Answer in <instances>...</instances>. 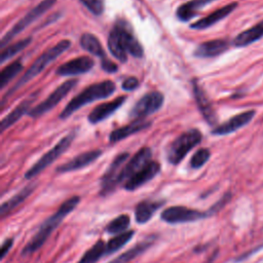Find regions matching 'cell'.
<instances>
[{
    "instance_id": "obj_1",
    "label": "cell",
    "mask_w": 263,
    "mask_h": 263,
    "mask_svg": "<svg viewBox=\"0 0 263 263\" xmlns=\"http://www.w3.org/2000/svg\"><path fill=\"white\" fill-rule=\"evenodd\" d=\"M108 48L110 52L120 62L127 61V54L141 58L144 48L137 39L132 26L124 20H118L108 37Z\"/></svg>"
},
{
    "instance_id": "obj_2",
    "label": "cell",
    "mask_w": 263,
    "mask_h": 263,
    "mask_svg": "<svg viewBox=\"0 0 263 263\" xmlns=\"http://www.w3.org/2000/svg\"><path fill=\"white\" fill-rule=\"evenodd\" d=\"M80 202L79 196H72L71 198L64 201L59 210L52 214L50 217H48L39 227L38 231L33 235V237L30 239V241L24 247L22 251L23 256L30 255L32 253H35L37 250H39L44 242L47 240L49 235L55 230V228L62 223L63 219L69 215Z\"/></svg>"
},
{
    "instance_id": "obj_3",
    "label": "cell",
    "mask_w": 263,
    "mask_h": 263,
    "mask_svg": "<svg viewBox=\"0 0 263 263\" xmlns=\"http://www.w3.org/2000/svg\"><path fill=\"white\" fill-rule=\"evenodd\" d=\"M115 88H116L115 83L111 80L97 82L87 86L68 103V105L64 108V110L60 114V118L66 119L81 107L91 102L110 97L114 92Z\"/></svg>"
},
{
    "instance_id": "obj_4",
    "label": "cell",
    "mask_w": 263,
    "mask_h": 263,
    "mask_svg": "<svg viewBox=\"0 0 263 263\" xmlns=\"http://www.w3.org/2000/svg\"><path fill=\"white\" fill-rule=\"evenodd\" d=\"M71 46V41L68 39L61 40L54 46L44 51L34 63L31 67L26 71V73L21 77V79L11 87L10 90L6 92V97L11 96L16 89L28 83L34 77H36L39 73H41L50 63H52L57 58H59L64 51H66Z\"/></svg>"
},
{
    "instance_id": "obj_5",
    "label": "cell",
    "mask_w": 263,
    "mask_h": 263,
    "mask_svg": "<svg viewBox=\"0 0 263 263\" xmlns=\"http://www.w3.org/2000/svg\"><path fill=\"white\" fill-rule=\"evenodd\" d=\"M202 140V134L197 128H190L178 136L166 151V158L171 164L181 162L187 153L197 146Z\"/></svg>"
},
{
    "instance_id": "obj_6",
    "label": "cell",
    "mask_w": 263,
    "mask_h": 263,
    "mask_svg": "<svg viewBox=\"0 0 263 263\" xmlns=\"http://www.w3.org/2000/svg\"><path fill=\"white\" fill-rule=\"evenodd\" d=\"M76 137V130L70 132L64 138H62L50 150H48L45 154H43L26 173V179H32L44 171L48 165H50L55 159H58L71 145L72 141Z\"/></svg>"
},
{
    "instance_id": "obj_7",
    "label": "cell",
    "mask_w": 263,
    "mask_h": 263,
    "mask_svg": "<svg viewBox=\"0 0 263 263\" xmlns=\"http://www.w3.org/2000/svg\"><path fill=\"white\" fill-rule=\"evenodd\" d=\"M57 0H42L39 4H37L33 9H31L24 17H22L1 39L0 46L1 48L5 47L17 34H20L23 30H25L28 26H30L33 22H35L38 17H40L45 11L53 6Z\"/></svg>"
},
{
    "instance_id": "obj_8",
    "label": "cell",
    "mask_w": 263,
    "mask_h": 263,
    "mask_svg": "<svg viewBox=\"0 0 263 263\" xmlns=\"http://www.w3.org/2000/svg\"><path fill=\"white\" fill-rule=\"evenodd\" d=\"M76 79H70L62 83L58 88H55L43 102L32 108L28 115L33 118H38L39 116L45 114L49 110H51L53 107H55L70 91L71 89L77 84Z\"/></svg>"
},
{
    "instance_id": "obj_9",
    "label": "cell",
    "mask_w": 263,
    "mask_h": 263,
    "mask_svg": "<svg viewBox=\"0 0 263 263\" xmlns=\"http://www.w3.org/2000/svg\"><path fill=\"white\" fill-rule=\"evenodd\" d=\"M163 99V95L159 91H150L144 95L130 109L129 118L133 120H139L155 113L161 108Z\"/></svg>"
},
{
    "instance_id": "obj_10",
    "label": "cell",
    "mask_w": 263,
    "mask_h": 263,
    "mask_svg": "<svg viewBox=\"0 0 263 263\" xmlns=\"http://www.w3.org/2000/svg\"><path fill=\"white\" fill-rule=\"evenodd\" d=\"M209 214V212L205 213L184 205H174L165 209L161 213L160 219L168 224H178L201 220L208 217Z\"/></svg>"
},
{
    "instance_id": "obj_11",
    "label": "cell",
    "mask_w": 263,
    "mask_h": 263,
    "mask_svg": "<svg viewBox=\"0 0 263 263\" xmlns=\"http://www.w3.org/2000/svg\"><path fill=\"white\" fill-rule=\"evenodd\" d=\"M128 157H129V154L126 152H123L118 154L113 159V161L111 162V164L109 165V167L101 178V192H100L101 195L105 196L112 193L115 190V188L118 186V177L120 175L122 167L126 163Z\"/></svg>"
},
{
    "instance_id": "obj_12",
    "label": "cell",
    "mask_w": 263,
    "mask_h": 263,
    "mask_svg": "<svg viewBox=\"0 0 263 263\" xmlns=\"http://www.w3.org/2000/svg\"><path fill=\"white\" fill-rule=\"evenodd\" d=\"M151 157L152 151L149 147L141 148L135 155L132 156V158L128 161H126V163L122 167L120 175L118 177V185L124 184L135 174L142 170L148 162L151 161Z\"/></svg>"
},
{
    "instance_id": "obj_13",
    "label": "cell",
    "mask_w": 263,
    "mask_h": 263,
    "mask_svg": "<svg viewBox=\"0 0 263 263\" xmlns=\"http://www.w3.org/2000/svg\"><path fill=\"white\" fill-rule=\"evenodd\" d=\"M192 84H193V93H194V98L196 101V105H197L201 115L203 116L204 120L210 125L216 127L217 122H218V116L216 114V111H215L210 99L208 98L205 91L199 85V83L196 79H194L192 81Z\"/></svg>"
},
{
    "instance_id": "obj_14",
    "label": "cell",
    "mask_w": 263,
    "mask_h": 263,
    "mask_svg": "<svg viewBox=\"0 0 263 263\" xmlns=\"http://www.w3.org/2000/svg\"><path fill=\"white\" fill-rule=\"evenodd\" d=\"M256 114L255 110H247L245 112H241L239 114H236L229 118L227 121L223 122L220 125H217L213 130L212 134L216 136H225L228 134H231L242 126L247 125L249 122L252 121Z\"/></svg>"
},
{
    "instance_id": "obj_15",
    "label": "cell",
    "mask_w": 263,
    "mask_h": 263,
    "mask_svg": "<svg viewBox=\"0 0 263 263\" xmlns=\"http://www.w3.org/2000/svg\"><path fill=\"white\" fill-rule=\"evenodd\" d=\"M160 172V164L157 161L151 160L142 170L135 174L124 184L123 188L127 191H134L139 187L143 186L147 182L151 181Z\"/></svg>"
},
{
    "instance_id": "obj_16",
    "label": "cell",
    "mask_w": 263,
    "mask_h": 263,
    "mask_svg": "<svg viewBox=\"0 0 263 263\" xmlns=\"http://www.w3.org/2000/svg\"><path fill=\"white\" fill-rule=\"evenodd\" d=\"M95 66L93 61L89 57H78L69 62L61 65L58 70L57 74L60 76H75L87 73L90 71Z\"/></svg>"
},
{
    "instance_id": "obj_17",
    "label": "cell",
    "mask_w": 263,
    "mask_h": 263,
    "mask_svg": "<svg viewBox=\"0 0 263 263\" xmlns=\"http://www.w3.org/2000/svg\"><path fill=\"white\" fill-rule=\"evenodd\" d=\"M102 155V150L96 149V150H90L83 152L81 154H78L71 160H69L66 163L61 164L60 166L57 167V173L59 174H64V173H70L73 171H77L80 168H83L93 161H96L100 156Z\"/></svg>"
},
{
    "instance_id": "obj_18",
    "label": "cell",
    "mask_w": 263,
    "mask_h": 263,
    "mask_svg": "<svg viewBox=\"0 0 263 263\" xmlns=\"http://www.w3.org/2000/svg\"><path fill=\"white\" fill-rule=\"evenodd\" d=\"M237 7V2H231L217 10H215L214 12H212L211 14L192 23L190 25L191 29L194 30H204L208 29L210 27H212L213 25L217 24L218 22H220L221 20L225 18L226 16H228L235 8Z\"/></svg>"
},
{
    "instance_id": "obj_19",
    "label": "cell",
    "mask_w": 263,
    "mask_h": 263,
    "mask_svg": "<svg viewBox=\"0 0 263 263\" xmlns=\"http://www.w3.org/2000/svg\"><path fill=\"white\" fill-rule=\"evenodd\" d=\"M229 48V42L226 39H214L200 43L193 51V55L200 59L214 58L222 54Z\"/></svg>"
},
{
    "instance_id": "obj_20",
    "label": "cell",
    "mask_w": 263,
    "mask_h": 263,
    "mask_svg": "<svg viewBox=\"0 0 263 263\" xmlns=\"http://www.w3.org/2000/svg\"><path fill=\"white\" fill-rule=\"evenodd\" d=\"M125 100H126L125 97H118L111 102L104 103V104L97 106L88 114V116H87L88 121L92 124H96V123H99V122L105 120L106 118L111 116L117 109H119L123 105Z\"/></svg>"
},
{
    "instance_id": "obj_21",
    "label": "cell",
    "mask_w": 263,
    "mask_h": 263,
    "mask_svg": "<svg viewBox=\"0 0 263 263\" xmlns=\"http://www.w3.org/2000/svg\"><path fill=\"white\" fill-rule=\"evenodd\" d=\"M150 125H151V122L146 121L144 119L133 120L130 123L112 130L109 136V141L110 143H117L134 134H137L140 130H143L149 127Z\"/></svg>"
},
{
    "instance_id": "obj_22",
    "label": "cell",
    "mask_w": 263,
    "mask_h": 263,
    "mask_svg": "<svg viewBox=\"0 0 263 263\" xmlns=\"http://www.w3.org/2000/svg\"><path fill=\"white\" fill-rule=\"evenodd\" d=\"M263 37V20L251 28L240 32L233 39V45L235 47L248 46Z\"/></svg>"
},
{
    "instance_id": "obj_23",
    "label": "cell",
    "mask_w": 263,
    "mask_h": 263,
    "mask_svg": "<svg viewBox=\"0 0 263 263\" xmlns=\"http://www.w3.org/2000/svg\"><path fill=\"white\" fill-rule=\"evenodd\" d=\"M163 204V201L158 200H143L139 202L135 209V219L139 224L147 223L154 213Z\"/></svg>"
},
{
    "instance_id": "obj_24",
    "label": "cell",
    "mask_w": 263,
    "mask_h": 263,
    "mask_svg": "<svg viewBox=\"0 0 263 263\" xmlns=\"http://www.w3.org/2000/svg\"><path fill=\"white\" fill-rule=\"evenodd\" d=\"M216 1V0H190L188 2L183 3L180 5L176 10V15L178 20L182 22L190 21L192 17H194L197 13V11L208 5L209 3Z\"/></svg>"
},
{
    "instance_id": "obj_25",
    "label": "cell",
    "mask_w": 263,
    "mask_h": 263,
    "mask_svg": "<svg viewBox=\"0 0 263 263\" xmlns=\"http://www.w3.org/2000/svg\"><path fill=\"white\" fill-rule=\"evenodd\" d=\"M35 185L31 184L23 188L20 192H17L15 195H13L10 199L3 202L0 206V215L2 218L7 216L10 212H12L16 206H18L25 199L28 198V196L34 191Z\"/></svg>"
},
{
    "instance_id": "obj_26",
    "label": "cell",
    "mask_w": 263,
    "mask_h": 263,
    "mask_svg": "<svg viewBox=\"0 0 263 263\" xmlns=\"http://www.w3.org/2000/svg\"><path fill=\"white\" fill-rule=\"evenodd\" d=\"M34 98L31 97L30 99H27L23 101L18 106H16L8 115H6L2 120H1V132H4L5 129L9 128L13 123H15L25 113H28L30 110V105L33 102Z\"/></svg>"
},
{
    "instance_id": "obj_27",
    "label": "cell",
    "mask_w": 263,
    "mask_h": 263,
    "mask_svg": "<svg viewBox=\"0 0 263 263\" xmlns=\"http://www.w3.org/2000/svg\"><path fill=\"white\" fill-rule=\"evenodd\" d=\"M80 45L87 52L101 58L102 61L106 60L105 50L101 45V42L99 41V39L93 34H90V33L82 34L80 37Z\"/></svg>"
},
{
    "instance_id": "obj_28",
    "label": "cell",
    "mask_w": 263,
    "mask_h": 263,
    "mask_svg": "<svg viewBox=\"0 0 263 263\" xmlns=\"http://www.w3.org/2000/svg\"><path fill=\"white\" fill-rule=\"evenodd\" d=\"M151 245H152V240H145L140 243H137L135 247L127 250L126 252H124L123 254H121L120 256H118L117 258H115L109 263H127L134 260L135 258H137L142 253H144L147 249L150 248Z\"/></svg>"
},
{
    "instance_id": "obj_29",
    "label": "cell",
    "mask_w": 263,
    "mask_h": 263,
    "mask_svg": "<svg viewBox=\"0 0 263 263\" xmlns=\"http://www.w3.org/2000/svg\"><path fill=\"white\" fill-rule=\"evenodd\" d=\"M103 255H106V243L103 240H98L83 254L77 263H97Z\"/></svg>"
},
{
    "instance_id": "obj_30",
    "label": "cell",
    "mask_w": 263,
    "mask_h": 263,
    "mask_svg": "<svg viewBox=\"0 0 263 263\" xmlns=\"http://www.w3.org/2000/svg\"><path fill=\"white\" fill-rule=\"evenodd\" d=\"M135 231L134 230H127L123 233L117 234L114 237H112L107 243H106V255H111L118 250H120L123 246H125L134 236Z\"/></svg>"
},
{
    "instance_id": "obj_31",
    "label": "cell",
    "mask_w": 263,
    "mask_h": 263,
    "mask_svg": "<svg viewBox=\"0 0 263 263\" xmlns=\"http://www.w3.org/2000/svg\"><path fill=\"white\" fill-rule=\"evenodd\" d=\"M129 224H130L129 216L122 214L109 222V224L106 226V231L110 234L117 235L127 231L126 229L129 227Z\"/></svg>"
},
{
    "instance_id": "obj_32",
    "label": "cell",
    "mask_w": 263,
    "mask_h": 263,
    "mask_svg": "<svg viewBox=\"0 0 263 263\" xmlns=\"http://www.w3.org/2000/svg\"><path fill=\"white\" fill-rule=\"evenodd\" d=\"M32 41L31 37H28L26 39L20 40L17 42H15L12 45L7 46L5 49H3L1 51V55H0V62L1 64L5 63L6 61H8L9 59H11L12 57H14L16 53H18L20 51H22L25 47H27L29 45V43Z\"/></svg>"
},
{
    "instance_id": "obj_33",
    "label": "cell",
    "mask_w": 263,
    "mask_h": 263,
    "mask_svg": "<svg viewBox=\"0 0 263 263\" xmlns=\"http://www.w3.org/2000/svg\"><path fill=\"white\" fill-rule=\"evenodd\" d=\"M23 70V65L20 61H15L5 67L0 74V86L1 88L5 87L6 84L21 71Z\"/></svg>"
},
{
    "instance_id": "obj_34",
    "label": "cell",
    "mask_w": 263,
    "mask_h": 263,
    "mask_svg": "<svg viewBox=\"0 0 263 263\" xmlns=\"http://www.w3.org/2000/svg\"><path fill=\"white\" fill-rule=\"evenodd\" d=\"M210 157H211L210 150L208 148H200L192 155L189 165L191 168H194V170L200 168L208 162Z\"/></svg>"
},
{
    "instance_id": "obj_35",
    "label": "cell",
    "mask_w": 263,
    "mask_h": 263,
    "mask_svg": "<svg viewBox=\"0 0 263 263\" xmlns=\"http://www.w3.org/2000/svg\"><path fill=\"white\" fill-rule=\"evenodd\" d=\"M92 14L101 15L105 10L104 0H79Z\"/></svg>"
},
{
    "instance_id": "obj_36",
    "label": "cell",
    "mask_w": 263,
    "mask_h": 263,
    "mask_svg": "<svg viewBox=\"0 0 263 263\" xmlns=\"http://www.w3.org/2000/svg\"><path fill=\"white\" fill-rule=\"evenodd\" d=\"M138 85H139V80L136 77H128L122 82V89L126 91H130L136 89Z\"/></svg>"
},
{
    "instance_id": "obj_37",
    "label": "cell",
    "mask_w": 263,
    "mask_h": 263,
    "mask_svg": "<svg viewBox=\"0 0 263 263\" xmlns=\"http://www.w3.org/2000/svg\"><path fill=\"white\" fill-rule=\"evenodd\" d=\"M101 66H102L103 70H105V71L108 72V73H114V72H116L117 69H118L117 65L114 64L113 62H111V61L108 60V59L102 61V62H101Z\"/></svg>"
},
{
    "instance_id": "obj_38",
    "label": "cell",
    "mask_w": 263,
    "mask_h": 263,
    "mask_svg": "<svg viewBox=\"0 0 263 263\" xmlns=\"http://www.w3.org/2000/svg\"><path fill=\"white\" fill-rule=\"evenodd\" d=\"M12 245H13V239L12 238H7L3 241V243L1 245V252H0L1 259H3L7 255V253L10 251Z\"/></svg>"
}]
</instances>
